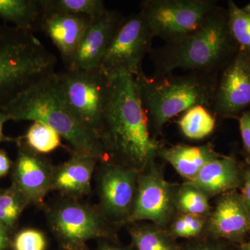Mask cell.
I'll list each match as a JSON object with an SVG mask.
<instances>
[{"instance_id": "cell-1", "label": "cell", "mask_w": 250, "mask_h": 250, "mask_svg": "<svg viewBox=\"0 0 250 250\" xmlns=\"http://www.w3.org/2000/svg\"><path fill=\"white\" fill-rule=\"evenodd\" d=\"M99 139L108 159L139 173L159 157L164 145L151 134L134 77L126 74L113 76L111 99Z\"/></svg>"}, {"instance_id": "cell-2", "label": "cell", "mask_w": 250, "mask_h": 250, "mask_svg": "<svg viewBox=\"0 0 250 250\" xmlns=\"http://www.w3.org/2000/svg\"><path fill=\"white\" fill-rule=\"evenodd\" d=\"M0 113L9 121L47 125L71 146L73 152L100 161L108 159L100 140L85 129L67 107L59 90L57 72L29 85Z\"/></svg>"}, {"instance_id": "cell-3", "label": "cell", "mask_w": 250, "mask_h": 250, "mask_svg": "<svg viewBox=\"0 0 250 250\" xmlns=\"http://www.w3.org/2000/svg\"><path fill=\"white\" fill-rule=\"evenodd\" d=\"M218 75L202 71L185 75H153L141 72L134 77L135 88L146 111L154 139L166 123L197 105L211 108Z\"/></svg>"}, {"instance_id": "cell-4", "label": "cell", "mask_w": 250, "mask_h": 250, "mask_svg": "<svg viewBox=\"0 0 250 250\" xmlns=\"http://www.w3.org/2000/svg\"><path fill=\"white\" fill-rule=\"evenodd\" d=\"M237 51L228 10L218 6L201 29L178 42L152 48L149 58L154 75H168L177 69L219 75Z\"/></svg>"}, {"instance_id": "cell-5", "label": "cell", "mask_w": 250, "mask_h": 250, "mask_svg": "<svg viewBox=\"0 0 250 250\" xmlns=\"http://www.w3.org/2000/svg\"><path fill=\"white\" fill-rule=\"evenodd\" d=\"M56 65V57L33 33L0 22V112L29 85L55 72Z\"/></svg>"}, {"instance_id": "cell-6", "label": "cell", "mask_w": 250, "mask_h": 250, "mask_svg": "<svg viewBox=\"0 0 250 250\" xmlns=\"http://www.w3.org/2000/svg\"><path fill=\"white\" fill-rule=\"evenodd\" d=\"M59 90L77 121L99 139L111 99L113 76L100 67L57 72Z\"/></svg>"}, {"instance_id": "cell-7", "label": "cell", "mask_w": 250, "mask_h": 250, "mask_svg": "<svg viewBox=\"0 0 250 250\" xmlns=\"http://www.w3.org/2000/svg\"><path fill=\"white\" fill-rule=\"evenodd\" d=\"M218 6L215 0H146L140 11L154 38L171 44L201 29Z\"/></svg>"}, {"instance_id": "cell-8", "label": "cell", "mask_w": 250, "mask_h": 250, "mask_svg": "<svg viewBox=\"0 0 250 250\" xmlns=\"http://www.w3.org/2000/svg\"><path fill=\"white\" fill-rule=\"evenodd\" d=\"M154 36L141 11L123 18L104 55L100 67L109 76L143 72L142 62L152 49Z\"/></svg>"}, {"instance_id": "cell-9", "label": "cell", "mask_w": 250, "mask_h": 250, "mask_svg": "<svg viewBox=\"0 0 250 250\" xmlns=\"http://www.w3.org/2000/svg\"><path fill=\"white\" fill-rule=\"evenodd\" d=\"M49 220L54 235L66 250H85L90 240L114 236L100 210L74 200L54 208Z\"/></svg>"}, {"instance_id": "cell-10", "label": "cell", "mask_w": 250, "mask_h": 250, "mask_svg": "<svg viewBox=\"0 0 250 250\" xmlns=\"http://www.w3.org/2000/svg\"><path fill=\"white\" fill-rule=\"evenodd\" d=\"M174 189L175 184L166 180L162 166L152 161L138 175L134 208L127 224L149 222L166 229L177 214Z\"/></svg>"}, {"instance_id": "cell-11", "label": "cell", "mask_w": 250, "mask_h": 250, "mask_svg": "<svg viewBox=\"0 0 250 250\" xmlns=\"http://www.w3.org/2000/svg\"><path fill=\"white\" fill-rule=\"evenodd\" d=\"M98 178L100 211L108 222L127 224L134 208L139 172L106 159Z\"/></svg>"}, {"instance_id": "cell-12", "label": "cell", "mask_w": 250, "mask_h": 250, "mask_svg": "<svg viewBox=\"0 0 250 250\" xmlns=\"http://www.w3.org/2000/svg\"><path fill=\"white\" fill-rule=\"evenodd\" d=\"M250 109V55L237 51L219 73L210 111L217 120H238Z\"/></svg>"}, {"instance_id": "cell-13", "label": "cell", "mask_w": 250, "mask_h": 250, "mask_svg": "<svg viewBox=\"0 0 250 250\" xmlns=\"http://www.w3.org/2000/svg\"><path fill=\"white\" fill-rule=\"evenodd\" d=\"M250 233V213L241 192L231 190L218 196L207 218L205 236L241 246Z\"/></svg>"}, {"instance_id": "cell-14", "label": "cell", "mask_w": 250, "mask_h": 250, "mask_svg": "<svg viewBox=\"0 0 250 250\" xmlns=\"http://www.w3.org/2000/svg\"><path fill=\"white\" fill-rule=\"evenodd\" d=\"M54 166L26 145L20 146L14 169V183L29 203L41 204L52 190Z\"/></svg>"}, {"instance_id": "cell-15", "label": "cell", "mask_w": 250, "mask_h": 250, "mask_svg": "<svg viewBox=\"0 0 250 250\" xmlns=\"http://www.w3.org/2000/svg\"><path fill=\"white\" fill-rule=\"evenodd\" d=\"M123 18L118 11L108 9L102 16L92 19L66 70L98 67Z\"/></svg>"}, {"instance_id": "cell-16", "label": "cell", "mask_w": 250, "mask_h": 250, "mask_svg": "<svg viewBox=\"0 0 250 250\" xmlns=\"http://www.w3.org/2000/svg\"><path fill=\"white\" fill-rule=\"evenodd\" d=\"M91 20L85 16L45 14L41 30L57 47L65 67L70 65Z\"/></svg>"}, {"instance_id": "cell-17", "label": "cell", "mask_w": 250, "mask_h": 250, "mask_svg": "<svg viewBox=\"0 0 250 250\" xmlns=\"http://www.w3.org/2000/svg\"><path fill=\"white\" fill-rule=\"evenodd\" d=\"M243 172L236 158L223 155L206 164L192 184L209 197L220 196L225 192L241 189Z\"/></svg>"}, {"instance_id": "cell-18", "label": "cell", "mask_w": 250, "mask_h": 250, "mask_svg": "<svg viewBox=\"0 0 250 250\" xmlns=\"http://www.w3.org/2000/svg\"><path fill=\"white\" fill-rule=\"evenodd\" d=\"M98 159L73 152L62 165L54 167L52 190L72 197L84 196L90 192L92 176Z\"/></svg>"}, {"instance_id": "cell-19", "label": "cell", "mask_w": 250, "mask_h": 250, "mask_svg": "<svg viewBox=\"0 0 250 250\" xmlns=\"http://www.w3.org/2000/svg\"><path fill=\"white\" fill-rule=\"evenodd\" d=\"M222 156L211 143L202 146L177 144L170 147L164 145L159 152V157L170 164L185 182L193 180L206 164Z\"/></svg>"}, {"instance_id": "cell-20", "label": "cell", "mask_w": 250, "mask_h": 250, "mask_svg": "<svg viewBox=\"0 0 250 250\" xmlns=\"http://www.w3.org/2000/svg\"><path fill=\"white\" fill-rule=\"evenodd\" d=\"M45 16L42 0H0V21L22 30H41Z\"/></svg>"}, {"instance_id": "cell-21", "label": "cell", "mask_w": 250, "mask_h": 250, "mask_svg": "<svg viewBox=\"0 0 250 250\" xmlns=\"http://www.w3.org/2000/svg\"><path fill=\"white\" fill-rule=\"evenodd\" d=\"M130 225L129 233L135 250H182V244L166 229L149 222Z\"/></svg>"}, {"instance_id": "cell-22", "label": "cell", "mask_w": 250, "mask_h": 250, "mask_svg": "<svg viewBox=\"0 0 250 250\" xmlns=\"http://www.w3.org/2000/svg\"><path fill=\"white\" fill-rule=\"evenodd\" d=\"M217 121L216 117L209 108L197 105L184 112L177 124L186 138L199 141L205 139L214 131Z\"/></svg>"}, {"instance_id": "cell-23", "label": "cell", "mask_w": 250, "mask_h": 250, "mask_svg": "<svg viewBox=\"0 0 250 250\" xmlns=\"http://www.w3.org/2000/svg\"><path fill=\"white\" fill-rule=\"evenodd\" d=\"M210 198L190 182L175 184L174 207L177 213L208 217L213 207Z\"/></svg>"}, {"instance_id": "cell-24", "label": "cell", "mask_w": 250, "mask_h": 250, "mask_svg": "<svg viewBox=\"0 0 250 250\" xmlns=\"http://www.w3.org/2000/svg\"><path fill=\"white\" fill-rule=\"evenodd\" d=\"M45 14L85 16L94 19L107 11L102 0H42Z\"/></svg>"}, {"instance_id": "cell-25", "label": "cell", "mask_w": 250, "mask_h": 250, "mask_svg": "<svg viewBox=\"0 0 250 250\" xmlns=\"http://www.w3.org/2000/svg\"><path fill=\"white\" fill-rule=\"evenodd\" d=\"M29 204V200L14 185L4 190L0 189V224L10 231L14 230L23 210Z\"/></svg>"}, {"instance_id": "cell-26", "label": "cell", "mask_w": 250, "mask_h": 250, "mask_svg": "<svg viewBox=\"0 0 250 250\" xmlns=\"http://www.w3.org/2000/svg\"><path fill=\"white\" fill-rule=\"evenodd\" d=\"M208 217L177 213L166 227V231L175 239H195L205 235Z\"/></svg>"}, {"instance_id": "cell-27", "label": "cell", "mask_w": 250, "mask_h": 250, "mask_svg": "<svg viewBox=\"0 0 250 250\" xmlns=\"http://www.w3.org/2000/svg\"><path fill=\"white\" fill-rule=\"evenodd\" d=\"M229 27L238 50L250 55V16L233 1L229 0L227 8Z\"/></svg>"}, {"instance_id": "cell-28", "label": "cell", "mask_w": 250, "mask_h": 250, "mask_svg": "<svg viewBox=\"0 0 250 250\" xmlns=\"http://www.w3.org/2000/svg\"><path fill=\"white\" fill-rule=\"evenodd\" d=\"M26 146L39 154H47L60 147L58 133L40 122H34L24 136Z\"/></svg>"}, {"instance_id": "cell-29", "label": "cell", "mask_w": 250, "mask_h": 250, "mask_svg": "<svg viewBox=\"0 0 250 250\" xmlns=\"http://www.w3.org/2000/svg\"><path fill=\"white\" fill-rule=\"evenodd\" d=\"M11 244L14 250H46L47 242L39 230L26 229L17 233Z\"/></svg>"}, {"instance_id": "cell-30", "label": "cell", "mask_w": 250, "mask_h": 250, "mask_svg": "<svg viewBox=\"0 0 250 250\" xmlns=\"http://www.w3.org/2000/svg\"><path fill=\"white\" fill-rule=\"evenodd\" d=\"M227 242L204 236L182 244V250H234Z\"/></svg>"}, {"instance_id": "cell-31", "label": "cell", "mask_w": 250, "mask_h": 250, "mask_svg": "<svg viewBox=\"0 0 250 250\" xmlns=\"http://www.w3.org/2000/svg\"><path fill=\"white\" fill-rule=\"evenodd\" d=\"M240 131H241L243 152L248 164L250 166V109L245 112L239 118Z\"/></svg>"}, {"instance_id": "cell-32", "label": "cell", "mask_w": 250, "mask_h": 250, "mask_svg": "<svg viewBox=\"0 0 250 250\" xmlns=\"http://www.w3.org/2000/svg\"><path fill=\"white\" fill-rule=\"evenodd\" d=\"M241 194L243 202L250 213V166L244 169Z\"/></svg>"}, {"instance_id": "cell-33", "label": "cell", "mask_w": 250, "mask_h": 250, "mask_svg": "<svg viewBox=\"0 0 250 250\" xmlns=\"http://www.w3.org/2000/svg\"><path fill=\"white\" fill-rule=\"evenodd\" d=\"M11 232L9 229L0 224V250H7L11 246Z\"/></svg>"}, {"instance_id": "cell-34", "label": "cell", "mask_w": 250, "mask_h": 250, "mask_svg": "<svg viewBox=\"0 0 250 250\" xmlns=\"http://www.w3.org/2000/svg\"><path fill=\"white\" fill-rule=\"evenodd\" d=\"M11 167L10 161L7 154L4 151L0 150V177L6 175Z\"/></svg>"}, {"instance_id": "cell-35", "label": "cell", "mask_w": 250, "mask_h": 250, "mask_svg": "<svg viewBox=\"0 0 250 250\" xmlns=\"http://www.w3.org/2000/svg\"><path fill=\"white\" fill-rule=\"evenodd\" d=\"M98 250H135L131 247H124L120 246L111 241H104L99 245Z\"/></svg>"}, {"instance_id": "cell-36", "label": "cell", "mask_w": 250, "mask_h": 250, "mask_svg": "<svg viewBox=\"0 0 250 250\" xmlns=\"http://www.w3.org/2000/svg\"><path fill=\"white\" fill-rule=\"evenodd\" d=\"M7 121H9L7 117L0 113V142L6 139L3 134V126H4V123Z\"/></svg>"}, {"instance_id": "cell-37", "label": "cell", "mask_w": 250, "mask_h": 250, "mask_svg": "<svg viewBox=\"0 0 250 250\" xmlns=\"http://www.w3.org/2000/svg\"><path fill=\"white\" fill-rule=\"evenodd\" d=\"M240 250H250V238L240 246Z\"/></svg>"}, {"instance_id": "cell-38", "label": "cell", "mask_w": 250, "mask_h": 250, "mask_svg": "<svg viewBox=\"0 0 250 250\" xmlns=\"http://www.w3.org/2000/svg\"><path fill=\"white\" fill-rule=\"evenodd\" d=\"M241 9L247 15L250 16V3L247 4L246 6H244V7L241 8Z\"/></svg>"}, {"instance_id": "cell-39", "label": "cell", "mask_w": 250, "mask_h": 250, "mask_svg": "<svg viewBox=\"0 0 250 250\" xmlns=\"http://www.w3.org/2000/svg\"></svg>"}]
</instances>
